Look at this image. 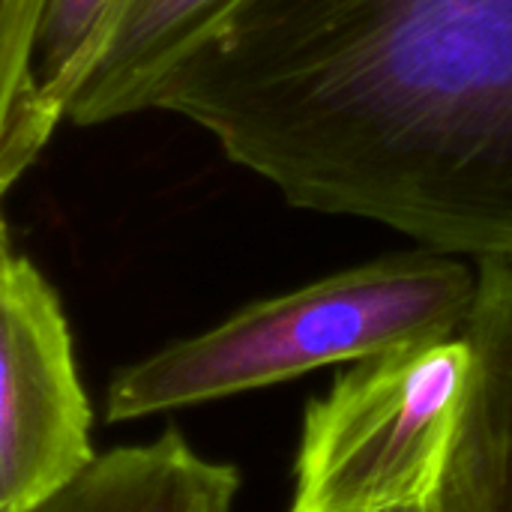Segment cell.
<instances>
[{"instance_id":"cell-1","label":"cell","mask_w":512,"mask_h":512,"mask_svg":"<svg viewBox=\"0 0 512 512\" xmlns=\"http://www.w3.org/2000/svg\"><path fill=\"white\" fill-rule=\"evenodd\" d=\"M150 108L291 207L512 261V0H237Z\"/></svg>"},{"instance_id":"cell-2","label":"cell","mask_w":512,"mask_h":512,"mask_svg":"<svg viewBox=\"0 0 512 512\" xmlns=\"http://www.w3.org/2000/svg\"><path fill=\"white\" fill-rule=\"evenodd\" d=\"M474 297L477 270L459 255H387L258 300L192 339L159 348L111 381L105 417L126 423L447 339L462 333Z\"/></svg>"},{"instance_id":"cell-3","label":"cell","mask_w":512,"mask_h":512,"mask_svg":"<svg viewBox=\"0 0 512 512\" xmlns=\"http://www.w3.org/2000/svg\"><path fill=\"white\" fill-rule=\"evenodd\" d=\"M468 378L462 333L357 360L306 408L288 512H435Z\"/></svg>"},{"instance_id":"cell-4","label":"cell","mask_w":512,"mask_h":512,"mask_svg":"<svg viewBox=\"0 0 512 512\" xmlns=\"http://www.w3.org/2000/svg\"><path fill=\"white\" fill-rule=\"evenodd\" d=\"M93 414L69 324L27 258L0 270V512H27L93 459Z\"/></svg>"},{"instance_id":"cell-5","label":"cell","mask_w":512,"mask_h":512,"mask_svg":"<svg viewBox=\"0 0 512 512\" xmlns=\"http://www.w3.org/2000/svg\"><path fill=\"white\" fill-rule=\"evenodd\" d=\"M465 405L435 512H512V261H477Z\"/></svg>"},{"instance_id":"cell-6","label":"cell","mask_w":512,"mask_h":512,"mask_svg":"<svg viewBox=\"0 0 512 512\" xmlns=\"http://www.w3.org/2000/svg\"><path fill=\"white\" fill-rule=\"evenodd\" d=\"M237 0H120L105 42L69 99L66 120L99 126L150 108L165 72Z\"/></svg>"},{"instance_id":"cell-7","label":"cell","mask_w":512,"mask_h":512,"mask_svg":"<svg viewBox=\"0 0 512 512\" xmlns=\"http://www.w3.org/2000/svg\"><path fill=\"white\" fill-rule=\"evenodd\" d=\"M240 477L168 429L150 444L108 450L63 492L27 512H231Z\"/></svg>"},{"instance_id":"cell-8","label":"cell","mask_w":512,"mask_h":512,"mask_svg":"<svg viewBox=\"0 0 512 512\" xmlns=\"http://www.w3.org/2000/svg\"><path fill=\"white\" fill-rule=\"evenodd\" d=\"M117 6L120 0H45L30 54L27 105L0 156V174L9 186L66 120L69 99L90 72Z\"/></svg>"},{"instance_id":"cell-9","label":"cell","mask_w":512,"mask_h":512,"mask_svg":"<svg viewBox=\"0 0 512 512\" xmlns=\"http://www.w3.org/2000/svg\"><path fill=\"white\" fill-rule=\"evenodd\" d=\"M45 0H0V156L24 114L30 54Z\"/></svg>"},{"instance_id":"cell-10","label":"cell","mask_w":512,"mask_h":512,"mask_svg":"<svg viewBox=\"0 0 512 512\" xmlns=\"http://www.w3.org/2000/svg\"><path fill=\"white\" fill-rule=\"evenodd\" d=\"M9 189V183L3 180V174H0V198H3V192ZM18 255L12 252V243H9V231H6V222H3V213H0V270L6 267V264H12Z\"/></svg>"}]
</instances>
